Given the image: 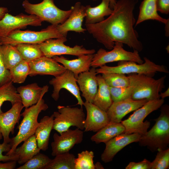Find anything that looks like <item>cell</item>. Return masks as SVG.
Here are the masks:
<instances>
[{"instance_id":"cell-1","label":"cell","mask_w":169,"mask_h":169,"mask_svg":"<svg viewBox=\"0 0 169 169\" xmlns=\"http://www.w3.org/2000/svg\"><path fill=\"white\" fill-rule=\"evenodd\" d=\"M138 0H118L113 12L106 19L95 24H85L86 30L107 49H112L115 42L126 44L138 52L143 49L134 26L136 21L134 11Z\"/></svg>"},{"instance_id":"cell-2","label":"cell","mask_w":169,"mask_h":169,"mask_svg":"<svg viewBox=\"0 0 169 169\" xmlns=\"http://www.w3.org/2000/svg\"><path fill=\"white\" fill-rule=\"evenodd\" d=\"M161 113L156 123L149 131L141 136V146H146L152 152L165 149L169 143V107L167 105L161 106Z\"/></svg>"},{"instance_id":"cell-3","label":"cell","mask_w":169,"mask_h":169,"mask_svg":"<svg viewBox=\"0 0 169 169\" xmlns=\"http://www.w3.org/2000/svg\"><path fill=\"white\" fill-rule=\"evenodd\" d=\"M48 108L42 98L36 104L25 108L21 114L23 118L18 126V132L15 136L11 139L9 143L11 149L6 155H13L20 144L34 134L39 124L38 118L39 114L42 111L46 110Z\"/></svg>"},{"instance_id":"cell-4","label":"cell","mask_w":169,"mask_h":169,"mask_svg":"<svg viewBox=\"0 0 169 169\" xmlns=\"http://www.w3.org/2000/svg\"><path fill=\"white\" fill-rule=\"evenodd\" d=\"M128 77L130 86L133 88L132 99L149 101L160 98L159 93L165 88L166 76L156 79L143 74H131Z\"/></svg>"},{"instance_id":"cell-5","label":"cell","mask_w":169,"mask_h":169,"mask_svg":"<svg viewBox=\"0 0 169 169\" xmlns=\"http://www.w3.org/2000/svg\"><path fill=\"white\" fill-rule=\"evenodd\" d=\"M144 62L139 64L131 61L118 62L115 66L103 65L96 69L97 74L117 73L123 74H143L152 77L157 72L168 73L169 71L164 65L157 64L146 57L144 58Z\"/></svg>"},{"instance_id":"cell-6","label":"cell","mask_w":169,"mask_h":169,"mask_svg":"<svg viewBox=\"0 0 169 169\" xmlns=\"http://www.w3.org/2000/svg\"><path fill=\"white\" fill-rule=\"evenodd\" d=\"M58 25L51 24L38 31L16 30L5 37L0 38V42L1 45L10 44L15 46L23 43L39 44L50 38L65 37L58 31Z\"/></svg>"},{"instance_id":"cell-7","label":"cell","mask_w":169,"mask_h":169,"mask_svg":"<svg viewBox=\"0 0 169 169\" xmlns=\"http://www.w3.org/2000/svg\"><path fill=\"white\" fill-rule=\"evenodd\" d=\"M25 11L30 14L35 15L44 21L51 24L63 23L70 15L72 9L63 10L56 6L53 0H43L40 3L32 4L25 0L22 4Z\"/></svg>"},{"instance_id":"cell-8","label":"cell","mask_w":169,"mask_h":169,"mask_svg":"<svg viewBox=\"0 0 169 169\" xmlns=\"http://www.w3.org/2000/svg\"><path fill=\"white\" fill-rule=\"evenodd\" d=\"M164 99L149 101L142 107L136 110L128 118L121 121L124 126V133L127 134L138 133L141 136L145 134L150 125V122L143 121L153 111L160 108L164 102Z\"/></svg>"},{"instance_id":"cell-9","label":"cell","mask_w":169,"mask_h":169,"mask_svg":"<svg viewBox=\"0 0 169 169\" xmlns=\"http://www.w3.org/2000/svg\"><path fill=\"white\" fill-rule=\"evenodd\" d=\"M123 47V44L115 42L113 49L110 51L102 48L99 49L94 54L91 67L96 68L107 63L121 61H133L139 64L144 63L138 51H127Z\"/></svg>"},{"instance_id":"cell-10","label":"cell","mask_w":169,"mask_h":169,"mask_svg":"<svg viewBox=\"0 0 169 169\" xmlns=\"http://www.w3.org/2000/svg\"><path fill=\"white\" fill-rule=\"evenodd\" d=\"M58 111H54L53 129L59 134L75 126L83 130L84 129L85 114L82 107H71L58 105Z\"/></svg>"},{"instance_id":"cell-11","label":"cell","mask_w":169,"mask_h":169,"mask_svg":"<svg viewBox=\"0 0 169 169\" xmlns=\"http://www.w3.org/2000/svg\"><path fill=\"white\" fill-rule=\"evenodd\" d=\"M67 38H52L38 44L44 55L48 58L55 56L70 55L77 56L88 54H94V49H87L82 45H76L73 47L67 46L64 43Z\"/></svg>"},{"instance_id":"cell-12","label":"cell","mask_w":169,"mask_h":169,"mask_svg":"<svg viewBox=\"0 0 169 169\" xmlns=\"http://www.w3.org/2000/svg\"><path fill=\"white\" fill-rule=\"evenodd\" d=\"M43 21L37 16L23 13L13 16L8 13L0 20V38L7 36L12 32L25 28L28 26H39Z\"/></svg>"},{"instance_id":"cell-13","label":"cell","mask_w":169,"mask_h":169,"mask_svg":"<svg viewBox=\"0 0 169 169\" xmlns=\"http://www.w3.org/2000/svg\"><path fill=\"white\" fill-rule=\"evenodd\" d=\"M49 84L53 87L52 97L57 101L59 97V92L61 89H64L73 95L77 100V105L82 107L84 102L81 96L76 79L71 71L66 69L60 74L54 77L49 81Z\"/></svg>"},{"instance_id":"cell-14","label":"cell","mask_w":169,"mask_h":169,"mask_svg":"<svg viewBox=\"0 0 169 169\" xmlns=\"http://www.w3.org/2000/svg\"><path fill=\"white\" fill-rule=\"evenodd\" d=\"M84 132L76 128L74 130L69 129L58 135L54 133V141L51 143V155L53 156L69 152L75 145L82 141Z\"/></svg>"},{"instance_id":"cell-15","label":"cell","mask_w":169,"mask_h":169,"mask_svg":"<svg viewBox=\"0 0 169 169\" xmlns=\"http://www.w3.org/2000/svg\"><path fill=\"white\" fill-rule=\"evenodd\" d=\"M23 108L21 102H17L12 105L7 111L0 114V140L3 137V142L10 143L11 140L10 134L14 133L15 126L18 123Z\"/></svg>"},{"instance_id":"cell-16","label":"cell","mask_w":169,"mask_h":169,"mask_svg":"<svg viewBox=\"0 0 169 169\" xmlns=\"http://www.w3.org/2000/svg\"><path fill=\"white\" fill-rule=\"evenodd\" d=\"M141 135L138 133H123L116 136L106 143L105 148L101 156L102 161L105 163L112 161L116 154L130 144L138 142Z\"/></svg>"},{"instance_id":"cell-17","label":"cell","mask_w":169,"mask_h":169,"mask_svg":"<svg viewBox=\"0 0 169 169\" xmlns=\"http://www.w3.org/2000/svg\"><path fill=\"white\" fill-rule=\"evenodd\" d=\"M83 105L87 113L84 121V131L97 132L110 123L106 111L87 101L84 102Z\"/></svg>"},{"instance_id":"cell-18","label":"cell","mask_w":169,"mask_h":169,"mask_svg":"<svg viewBox=\"0 0 169 169\" xmlns=\"http://www.w3.org/2000/svg\"><path fill=\"white\" fill-rule=\"evenodd\" d=\"M71 8L72 11L68 18L63 23L57 26L59 32L65 37H67L69 31L84 33L86 30L82 27L84 19L86 16L85 6L80 2H77Z\"/></svg>"},{"instance_id":"cell-19","label":"cell","mask_w":169,"mask_h":169,"mask_svg":"<svg viewBox=\"0 0 169 169\" xmlns=\"http://www.w3.org/2000/svg\"><path fill=\"white\" fill-rule=\"evenodd\" d=\"M148 101L146 100H134L130 98L113 102L106 111L110 122L120 123L127 114L141 107Z\"/></svg>"},{"instance_id":"cell-20","label":"cell","mask_w":169,"mask_h":169,"mask_svg":"<svg viewBox=\"0 0 169 169\" xmlns=\"http://www.w3.org/2000/svg\"><path fill=\"white\" fill-rule=\"evenodd\" d=\"M30 71L29 75L33 76L38 75L57 76L66 69L52 58L44 56L28 63Z\"/></svg>"},{"instance_id":"cell-21","label":"cell","mask_w":169,"mask_h":169,"mask_svg":"<svg viewBox=\"0 0 169 169\" xmlns=\"http://www.w3.org/2000/svg\"><path fill=\"white\" fill-rule=\"evenodd\" d=\"M95 68L92 67L88 71L82 72L76 78L82 96L86 101L93 103L98 89Z\"/></svg>"},{"instance_id":"cell-22","label":"cell","mask_w":169,"mask_h":169,"mask_svg":"<svg viewBox=\"0 0 169 169\" xmlns=\"http://www.w3.org/2000/svg\"><path fill=\"white\" fill-rule=\"evenodd\" d=\"M49 88L48 85L41 87L35 83L20 86L16 89L23 107L26 108L37 103L48 92Z\"/></svg>"},{"instance_id":"cell-23","label":"cell","mask_w":169,"mask_h":169,"mask_svg":"<svg viewBox=\"0 0 169 169\" xmlns=\"http://www.w3.org/2000/svg\"><path fill=\"white\" fill-rule=\"evenodd\" d=\"M94 54L81 55L77 59L72 60L68 59L63 56H55L52 58L61 64L66 69L72 72L76 79L80 74L89 70Z\"/></svg>"},{"instance_id":"cell-24","label":"cell","mask_w":169,"mask_h":169,"mask_svg":"<svg viewBox=\"0 0 169 169\" xmlns=\"http://www.w3.org/2000/svg\"><path fill=\"white\" fill-rule=\"evenodd\" d=\"M114 0H102L99 5L93 7L90 5L85 6V25L100 22L105 19V17L110 15L113 11L110 3Z\"/></svg>"},{"instance_id":"cell-25","label":"cell","mask_w":169,"mask_h":169,"mask_svg":"<svg viewBox=\"0 0 169 169\" xmlns=\"http://www.w3.org/2000/svg\"><path fill=\"white\" fill-rule=\"evenodd\" d=\"M54 117L45 116L41 119L34 134L38 148L43 151L48 148L51 132L53 129Z\"/></svg>"},{"instance_id":"cell-26","label":"cell","mask_w":169,"mask_h":169,"mask_svg":"<svg viewBox=\"0 0 169 169\" xmlns=\"http://www.w3.org/2000/svg\"><path fill=\"white\" fill-rule=\"evenodd\" d=\"M157 0H143L139 7L138 17L135 26L144 21L151 20L158 21L164 24H169V19H166L160 16L156 9Z\"/></svg>"},{"instance_id":"cell-27","label":"cell","mask_w":169,"mask_h":169,"mask_svg":"<svg viewBox=\"0 0 169 169\" xmlns=\"http://www.w3.org/2000/svg\"><path fill=\"white\" fill-rule=\"evenodd\" d=\"M96 77L98 89L93 103L102 110L106 112L113 102L109 86L100 74L97 75Z\"/></svg>"},{"instance_id":"cell-28","label":"cell","mask_w":169,"mask_h":169,"mask_svg":"<svg viewBox=\"0 0 169 169\" xmlns=\"http://www.w3.org/2000/svg\"><path fill=\"white\" fill-rule=\"evenodd\" d=\"M23 142L21 146L16 149L13 154L18 156L17 161L19 164L25 163L40 151L34 134Z\"/></svg>"},{"instance_id":"cell-29","label":"cell","mask_w":169,"mask_h":169,"mask_svg":"<svg viewBox=\"0 0 169 169\" xmlns=\"http://www.w3.org/2000/svg\"><path fill=\"white\" fill-rule=\"evenodd\" d=\"M125 131V128L121 122H110L93 135L90 139L96 144L105 143L115 137L124 133Z\"/></svg>"},{"instance_id":"cell-30","label":"cell","mask_w":169,"mask_h":169,"mask_svg":"<svg viewBox=\"0 0 169 169\" xmlns=\"http://www.w3.org/2000/svg\"><path fill=\"white\" fill-rule=\"evenodd\" d=\"M1 49L4 66L9 70L23 60L15 46L4 44L1 45Z\"/></svg>"},{"instance_id":"cell-31","label":"cell","mask_w":169,"mask_h":169,"mask_svg":"<svg viewBox=\"0 0 169 169\" xmlns=\"http://www.w3.org/2000/svg\"><path fill=\"white\" fill-rule=\"evenodd\" d=\"M44 169H74L75 156L69 152L57 155Z\"/></svg>"},{"instance_id":"cell-32","label":"cell","mask_w":169,"mask_h":169,"mask_svg":"<svg viewBox=\"0 0 169 169\" xmlns=\"http://www.w3.org/2000/svg\"><path fill=\"white\" fill-rule=\"evenodd\" d=\"M13 83L11 81L0 86V114L3 112L1 107L5 101L10 102L12 105L21 102L19 95Z\"/></svg>"},{"instance_id":"cell-33","label":"cell","mask_w":169,"mask_h":169,"mask_svg":"<svg viewBox=\"0 0 169 169\" xmlns=\"http://www.w3.org/2000/svg\"><path fill=\"white\" fill-rule=\"evenodd\" d=\"M15 46L23 59L28 63L44 56L38 44L23 43Z\"/></svg>"},{"instance_id":"cell-34","label":"cell","mask_w":169,"mask_h":169,"mask_svg":"<svg viewBox=\"0 0 169 169\" xmlns=\"http://www.w3.org/2000/svg\"><path fill=\"white\" fill-rule=\"evenodd\" d=\"M30 71L28 63L23 60L9 70L11 81L15 83L24 82Z\"/></svg>"},{"instance_id":"cell-35","label":"cell","mask_w":169,"mask_h":169,"mask_svg":"<svg viewBox=\"0 0 169 169\" xmlns=\"http://www.w3.org/2000/svg\"><path fill=\"white\" fill-rule=\"evenodd\" d=\"M108 85L113 87H126L130 86V81L125 74L110 73L101 74Z\"/></svg>"},{"instance_id":"cell-36","label":"cell","mask_w":169,"mask_h":169,"mask_svg":"<svg viewBox=\"0 0 169 169\" xmlns=\"http://www.w3.org/2000/svg\"><path fill=\"white\" fill-rule=\"evenodd\" d=\"M51 160L47 156L39 152L17 169H44Z\"/></svg>"},{"instance_id":"cell-37","label":"cell","mask_w":169,"mask_h":169,"mask_svg":"<svg viewBox=\"0 0 169 169\" xmlns=\"http://www.w3.org/2000/svg\"><path fill=\"white\" fill-rule=\"evenodd\" d=\"M94 152L85 150L78 154L74 161V169H95Z\"/></svg>"},{"instance_id":"cell-38","label":"cell","mask_w":169,"mask_h":169,"mask_svg":"<svg viewBox=\"0 0 169 169\" xmlns=\"http://www.w3.org/2000/svg\"><path fill=\"white\" fill-rule=\"evenodd\" d=\"M155 159L151 162V169H166L169 167V148L158 151Z\"/></svg>"},{"instance_id":"cell-39","label":"cell","mask_w":169,"mask_h":169,"mask_svg":"<svg viewBox=\"0 0 169 169\" xmlns=\"http://www.w3.org/2000/svg\"><path fill=\"white\" fill-rule=\"evenodd\" d=\"M110 95L113 102H117L131 98L133 88L126 87H113L109 86Z\"/></svg>"},{"instance_id":"cell-40","label":"cell","mask_w":169,"mask_h":169,"mask_svg":"<svg viewBox=\"0 0 169 169\" xmlns=\"http://www.w3.org/2000/svg\"><path fill=\"white\" fill-rule=\"evenodd\" d=\"M1 45L0 42V86L11 81L9 70L5 68L3 60Z\"/></svg>"},{"instance_id":"cell-41","label":"cell","mask_w":169,"mask_h":169,"mask_svg":"<svg viewBox=\"0 0 169 169\" xmlns=\"http://www.w3.org/2000/svg\"><path fill=\"white\" fill-rule=\"evenodd\" d=\"M11 148L10 144L6 143L3 142L0 143V161H17L18 159V156L14 154L11 155H3V152H8Z\"/></svg>"},{"instance_id":"cell-42","label":"cell","mask_w":169,"mask_h":169,"mask_svg":"<svg viewBox=\"0 0 169 169\" xmlns=\"http://www.w3.org/2000/svg\"><path fill=\"white\" fill-rule=\"evenodd\" d=\"M125 168L126 169H151V162L146 159L138 162H131L129 163Z\"/></svg>"},{"instance_id":"cell-43","label":"cell","mask_w":169,"mask_h":169,"mask_svg":"<svg viewBox=\"0 0 169 169\" xmlns=\"http://www.w3.org/2000/svg\"><path fill=\"white\" fill-rule=\"evenodd\" d=\"M156 9L161 13L167 14L169 13V0H157Z\"/></svg>"},{"instance_id":"cell-44","label":"cell","mask_w":169,"mask_h":169,"mask_svg":"<svg viewBox=\"0 0 169 169\" xmlns=\"http://www.w3.org/2000/svg\"><path fill=\"white\" fill-rule=\"evenodd\" d=\"M17 161H8L4 163H0V169H13L16 167Z\"/></svg>"},{"instance_id":"cell-45","label":"cell","mask_w":169,"mask_h":169,"mask_svg":"<svg viewBox=\"0 0 169 169\" xmlns=\"http://www.w3.org/2000/svg\"><path fill=\"white\" fill-rule=\"evenodd\" d=\"M8 12V10L7 8L0 7V20L3 18L5 14Z\"/></svg>"},{"instance_id":"cell-46","label":"cell","mask_w":169,"mask_h":169,"mask_svg":"<svg viewBox=\"0 0 169 169\" xmlns=\"http://www.w3.org/2000/svg\"><path fill=\"white\" fill-rule=\"evenodd\" d=\"M160 97L161 98L164 99V98L168 97L169 96V87L167 89L163 92H160L159 94Z\"/></svg>"},{"instance_id":"cell-47","label":"cell","mask_w":169,"mask_h":169,"mask_svg":"<svg viewBox=\"0 0 169 169\" xmlns=\"http://www.w3.org/2000/svg\"><path fill=\"white\" fill-rule=\"evenodd\" d=\"M95 169H104L102 165L99 162H97L95 164Z\"/></svg>"},{"instance_id":"cell-48","label":"cell","mask_w":169,"mask_h":169,"mask_svg":"<svg viewBox=\"0 0 169 169\" xmlns=\"http://www.w3.org/2000/svg\"><path fill=\"white\" fill-rule=\"evenodd\" d=\"M93 0V1H96L97 0Z\"/></svg>"}]
</instances>
